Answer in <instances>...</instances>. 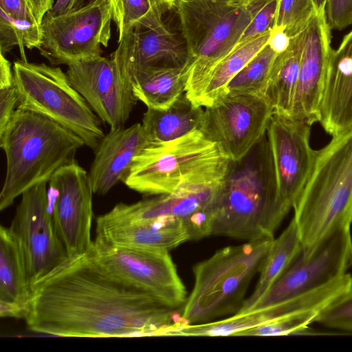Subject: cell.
Listing matches in <instances>:
<instances>
[{
	"label": "cell",
	"instance_id": "6da1fadb",
	"mask_svg": "<svg viewBox=\"0 0 352 352\" xmlns=\"http://www.w3.org/2000/svg\"><path fill=\"white\" fill-rule=\"evenodd\" d=\"M175 309L112 276L89 250L32 284L25 321L33 332L57 337L163 336L180 321Z\"/></svg>",
	"mask_w": 352,
	"mask_h": 352
},
{
	"label": "cell",
	"instance_id": "7a4b0ae2",
	"mask_svg": "<svg viewBox=\"0 0 352 352\" xmlns=\"http://www.w3.org/2000/svg\"><path fill=\"white\" fill-rule=\"evenodd\" d=\"M283 219L265 134L243 160L230 162L216 195L210 236L247 241L272 239Z\"/></svg>",
	"mask_w": 352,
	"mask_h": 352
},
{
	"label": "cell",
	"instance_id": "3957f363",
	"mask_svg": "<svg viewBox=\"0 0 352 352\" xmlns=\"http://www.w3.org/2000/svg\"><path fill=\"white\" fill-rule=\"evenodd\" d=\"M82 140L57 122L19 108L0 131L6 157V173L0 193V210L42 182L48 183L61 167L74 161Z\"/></svg>",
	"mask_w": 352,
	"mask_h": 352
},
{
	"label": "cell",
	"instance_id": "277c9868",
	"mask_svg": "<svg viewBox=\"0 0 352 352\" xmlns=\"http://www.w3.org/2000/svg\"><path fill=\"white\" fill-rule=\"evenodd\" d=\"M264 0H177L187 52L186 94L199 106L217 67L232 53Z\"/></svg>",
	"mask_w": 352,
	"mask_h": 352
},
{
	"label": "cell",
	"instance_id": "5b68a950",
	"mask_svg": "<svg viewBox=\"0 0 352 352\" xmlns=\"http://www.w3.org/2000/svg\"><path fill=\"white\" fill-rule=\"evenodd\" d=\"M294 219L302 251L309 256L335 231L352 223V130L333 136L317 151Z\"/></svg>",
	"mask_w": 352,
	"mask_h": 352
},
{
	"label": "cell",
	"instance_id": "8992f818",
	"mask_svg": "<svg viewBox=\"0 0 352 352\" xmlns=\"http://www.w3.org/2000/svg\"><path fill=\"white\" fill-rule=\"evenodd\" d=\"M231 161L199 130L170 142L151 144L133 160L124 184L146 195L169 194L184 184L221 182Z\"/></svg>",
	"mask_w": 352,
	"mask_h": 352
},
{
	"label": "cell",
	"instance_id": "52a82bcc",
	"mask_svg": "<svg viewBox=\"0 0 352 352\" xmlns=\"http://www.w3.org/2000/svg\"><path fill=\"white\" fill-rule=\"evenodd\" d=\"M274 239L228 246L193 267L195 283L183 305L181 323L194 324L236 314L259 273Z\"/></svg>",
	"mask_w": 352,
	"mask_h": 352
},
{
	"label": "cell",
	"instance_id": "ba28073f",
	"mask_svg": "<svg viewBox=\"0 0 352 352\" xmlns=\"http://www.w3.org/2000/svg\"><path fill=\"white\" fill-rule=\"evenodd\" d=\"M14 81L19 108L41 114L79 136L96 149L104 136L101 120L72 85L66 73L45 63L16 60Z\"/></svg>",
	"mask_w": 352,
	"mask_h": 352
},
{
	"label": "cell",
	"instance_id": "9c48e42d",
	"mask_svg": "<svg viewBox=\"0 0 352 352\" xmlns=\"http://www.w3.org/2000/svg\"><path fill=\"white\" fill-rule=\"evenodd\" d=\"M112 11L107 0H91L66 12L44 16L37 50L53 65H69L101 56L111 36Z\"/></svg>",
	"mask_w": 352,
	"mask_h": 352
},
{
	"label": "cell",
	"instance_id": "30bf717a",
	"mask_svg": "<svg viewBox=\"0 0 352 352\" xmlns=\"http://www.w3.org/2000/svg\"><path fill=\"white\" fill-rule=\"evenodd\" d=\"M90 251L109 274L164 305L177 309L187 299L186 287L168 251L113 245L95 238Z\"/></svg>",
	"mask_w": 352,
	"mask_h": 352
},
{
	"label": "cell",
	"instance_id": "8fae6325",
	"mask_svg": "<svg viewBox=\"0 0 352 352\" xmlns=\"http://www.w3.org/2000/svg\"><path fill=\"white\" fill-rule=\"evenodd\" d=\"M205 108L199 131L232 162L243 160L262 140L274 113L261 95L228 93Z\"/></svg>",
	"mask_w": 352,
	"mask_h": 352
},
{
	"label": "cell",
	"instance_id": "7c38bea8",
	"mask_svg": "<svg viewBox=\"0 0 352 352\" xmlns=\"http://www.w3.org/2000/svg\"><path fill=\"white\" fill-rule=\"evenodd\" d=\"M221 182L187 183L169 194L132 203H119L96 219V224H124L169 217L184 222L190 240L210 236L216 195Z\"/></svg>",
	"mask_w": 352,
	"mask_h": 352
},
{
	"label": "cell",
	"instance_id": "4fadbf2b",
	"mask_svg": "<svg viewBox=\"0 0 352 352\" xmlns=\"http://www.w3.org/2000/svg\"><path fill=\"white\" fill-rule=\"evenodd\" d=\"M351 266L350 228H340L325 238L309 256L305 257L301 249L249 311L274 305L318 289L346 274Z\"/></svg>",
	"mask_w": 352,
	"mask_h": 352
},
{
	"label": "cell",
	"instance_id": "5bb4252c",
	"mask_svg": "<svg viewBox=\"0 0 352 352\" xmlns=\"http://www.w3.org/2000/svg\"><path fill=\"white\" fill-rule=\"evenodd\" d=\"M47 184H36L21 195L10 226L23 254L31 285L67 257L54 226Z\"/></svg>",
	"mask_w": 352,
	"mask_h": 352
},
{
	"label": "cell",
	"instance_id": "9a60e30c",
	"mask_svg": "<svg viewBox=\"0 0 352 352\" xmlns=\"http://www.w3.org/2000/svg\"><path fill=\"white\" fill-rule=\"evenodd\" d=\"M311 125L273 113L267 129L278 191V206L284 219L297 202L314 168L317 151L309 142Z\"/></svg>",
	"mask_w": 352,
	"mask_h": 352
},
{
	"label": "cell",
	"instance_id": "2e32d148",
	"mask_svg": "<svg viewBox=\"0 0 352 352\" xmlns=\"http://www.w3.org/2000/svg\"><path fill=\"white\" fill-rule=\"evenodd\" d=\"M48 183L54 195V226L67 256L87 253L93 243L94 194L88 173L75 160L58 170Z\"/></svg>",
	"mask_w": 352,
	"mask_h": 352
},
{
	"label": "cell",
	"instance_id": "e0dca14e",
	"mask_svg": "<svg viewBox=\"0 0 352 352\" xmlns=\"http://www.w3.org/2000/svg\"><path fill=\"white\" fill-rule=\"evenodd\" d=\"M66 74L100 120L124 127L138 101L116 60L98 56L67 65Z\"/></svg>",
	"mask_w": 352,
	"mask_h": 352
},
{
	"label": "cell",
	"instance_id": "ac0fdd59",
	"mask_svg": "<svg viewBox=\"0 0 352 352\" xmlns=\"http://www.w3.org/2000/svg\"><path fill=\"white\" fill-rule=\"evenodd\" d=\"M326 12L316 15L305 31L296 91L291 118L312 125L319 111L331 47Z\"/></svg>",
	"mask_w": 352,
	"mask_h": 352
},
{
	"label": "cell",
	"instance_id": "d6986e66",
	"mask_svg": "<svg viewBox=\"0 0 352 352\" xmlns=\"http://www.w3.org/2000/svg\"><path fill=\"white\" fill-rule=\"evenodd\" d=\"M111 58L124 74L144 67H184L187 65L188 52L184 41L162 20L148 27L129 30Z\"/></svg>",
	"mask_w": 352,
	"mask_h": 352
},
{
	"label": "cell",
	"instance_id": "ffe728a7",
	"mask_svg": "<svg viewBox=\"0 0 352 352\" xmlns=\"http://www.w3.org/2000/svg\"><path fill=\"white\" fill-rule=\"evenodd\" d=\"M151 144L142 124L111 129L95 149L88 172L94 194L104 195L120 182H124L134 159Z\"/></svg>",
	"mask_w": 352,
	"mask_h": 352
},
{
	"label": "cell",
	"instance_id": "44dd1931",
	"mask_svg": "<svg viewBox=\"0 0 352 352\" xmlns=\"http://www.w3.org/2000/svg\"><path fill=\"white\" fill-rule=\"evenodd\" d=\"M318 122L332 137L352 130V30L331 52Z\"/></svg>",
	"mask_w": 352,
	"mask_h": 352
},
{
	"label": "cell",
	"instance_id": "7402d4cb",
	"mask_svg": "<svg viewBox=\"0 0 352 352\" xmlns=\"http://www.w3.org/2000/svg\"><path fill=\"white\" fill-rule=\"evenodd\" d=\"M96 225V238L116 245L169 252L190 240L184 222L174 217H164L132 223Z\"/></svg>",
	"mask_w": 352,
	"mask_h": 352
},
{
	"label": "cell",
	"instance_id": "603a6c76",
	"mask_svg": "<svg viewBox=\"0 0 352 352\" xmlns=\"http://www.w3.org/2000/svg\"><path fill=\"white\" fill-rule=\"evenodd\" d=\"M133 92L147 108L166 109L186 92L187 65L144 67L124 74Z\"/></svg>",
	"mask_w": 352,
	"mask_h": 352
},
{
	"label": "cell",
	"instance_id": "cb8c5ba5",
	"mask_svg": "<svg viewBox=\"0 0 352 352\" xmlns=\"http://www.w3.org/2000/svg\"><path fill=\"white\" fill-rule=\"evenodd\" d=\"M204 109L186 92L166 109L147 108L142 125L151 144H159L200 130Z\"/></svg>",
	"mask_w": 352,
	"mask_h": 352
},
{
	"label": "cell",
	"instance_id": "d4e9b609",
	"mask_svg": "<svg viewBox=\"0 0 352 352\" xmlns=\"http://www.w3.org/2000/svg\"><path fill=\"white\" fill-rule=\"evenodd\" d=\"M305 31L292 37L289 47L276 56L263 93L274 113L287 118L296 91Z\"/></svg>",
	"mask_w": 352,
	"mask_h": 352
},
{
	"label": "cell",
	"instance_id": "484cf974",
	"mask_svg": "<svg viewBox=\"0 0 352 352\" xmlns=\"http://www.w3.org/2000/svg\"><path fill=\"white\" fill-rule=\"evenodd\" d=\"M32 294L25 261L10 227L0 228V300L26 306Z\"/></svg>",
	"mask_w": 352,
	"mask_h": 352
},
{
	"label": "cell",
	"instance_id": "4316f807",
	"mask_svg": "<svg viewBox=\"0 0 352 352\" xmlns=\"http://www.w3.org/2000/svg\"><path fill=\"white\" fill-rule=\"evenodd\" d=\"M301 249L298 230L292 219L280 235L273 239L255 289L236 314L248 311L285 272Z\"/></svg>",
	"mask_w": 352,
	"mask_h": 352
},
{
	"label": "cell",
	"instance_id": "83f0119b",
	"mask_svg": "<svg viewBox=\"0 0 352 352\" xmlns=\"http://www.w3.org/2000/svg\"><path fill=\"white\" fill-rule=\"evenodd\" d=\"M270 32L236 45L214 71L201 97L199 106L209 107L228 93L230 82L267 45Z\"/></svg>",
	"mask_w": 352,
	"mask_h": 352
},
{
	"label": "cell",
	"instance_id": "f1b7e54d",
	"mask_svg": "<svg viewBox=\"0 0 352 352\" xmlns=\"http://www.w3.org/2000/svg\"><path fill=\"white\" fill-rule=\"evenodd\" d=\"M116 25L118 43L131 29L148 27L162 20L165 10L156 0H107Z\"/></svg>",
	"mask_w": 352,
	"mask_h": 352
},
{
	"label": "cell",
	"instance_id": "f546056e",
	"mask_svg": "<svg viewBox=\"0 0 352 352\" xmlns=\"http://www.w3.org/2000/svg\"><path fill=\"white\" fill-rule=\"evenodd\" d=\"M278 54L267 44L230 82L228 93L261 95Z\"/></svg>",
	"mask_w": 352,
	"mask_h": 352
},
{
	"label": "cell",
	"instance_id": "4dcf8cb0",
	"mask_svg": "<svg viewBox=\"0 0 352 352\" xmlns=\"http://www.w3.org/2000/svg\"><path fill=\"white\" fill-rule=\"evenodd\" d=\"M42 40L41 25L15 19L0 9V50L4 55L14 46L19 48L21 60L28 61L24 47L38 48Z\"/></svg>",
	"mask_w": 352,
	"mask_h": 352
},
{
	"label": "cell",
	"instance_id": "1f68e13d",
	"mask_svg": "<svg viewBox=\"0 0 352 352\" xmlns=\"http://www.w3.org/2000/svg\"><path fill=\"white\" fill-rule=\"evenodd\" d=\"M318 12L313 0H278L274 27L292 38L304 32Z\"/></svg>",
	"mask_w": 352,
	"mask_h": 352
},
{
	"label": "cell",
	"instance_id": "d6a6232c",
	"mask_svg": "<svg viewBox=\"0 0 352 352\" xmlns=\"http://www.w3.org/2000/svg\"><path fill=\"white\" fill-rule=\"evenodd\" d=\"M318 312L307 311L284 316L263 325L238 333L236 336H276L302 333Z\"/></svg>",
	"mask_w": 352,
	"mask_h": 352
},
{
	"label": "cell",
	"instance_id": "836d02e7",
	"mask_svg": "<svg viewBox=\"0 0 352 352\" xmlns=\"http://www.w3.org/2000/svg\"><path fill=\"white\" fill-rule=\"evenodd\" d=\"M313 322L352 332V287L320 310Z\"/></svg>",
	"mask_w": 352,
	"mask_h": 352
},
{
	"label": "cell",
	"instance_id": "e575fe53",
	"mask_svg": "<svg viewBox=\"0 0 352 352\" xmlns=\"http://www.w3.org/2000/svg\"><path fill=\"white\" fill-rule=\"evenodd\" d=\"M278 0H264L257 9L239 43L270 32L274 26Z\"/></svg>",
	"mask_w": 352,
	"mask_h": 352
},
{
	"label": "cell",
	"instance_id": "d590c367",
	"mask_svg": "<svg viewBox=\"0 0 352 352\" xmlns=\"http://www.w3.org/2000/svg\"><path fill=\"white\" fill-rule=\"evenodd\" d=\"M325 12L331 30H342L352 25V0H327Z\"/></svg>",
	"mask_w": 352,
	"mask_h": 352
},
{
	"label": "cell",
	"instance_id": "8d00e7d4",
	"mask_svg": "<svg viewBox=\"0 0 352 352\" xmlns=\"http://www.w3.org/2000/svg\"><path fill=\"white\" fill-rule=\"evenodd\" d=\"M19 104V97L14 82L0 86V131H2Z\"/></svg>",
	"mask_w": 352,
	"mask_h": 352
},
{
	"label": "cell",
	"instance_id": "74e56055",
	"mask_svg": "<svg viewBox=\"0 0 352 352\" xmlns=\"http://www.w3.org/2000/svg\"><path fill=\"white\" fill-rule=\"evenodd\" d=\"M0 9L15 19L27 20L37 24L24 0H0Z\"/></svg>",
	"mask_w": 352,
	"mask_h": 352
},
{
	"label": "cell",
	"instance_id": "f35d334b",
	"mask_svg": "<svg viewBox=\"0 0 352 352\" xmlns=\"http://www.w3.org/2000/svg\"><path fill=\"white\" fill-rule=\"evenodd\" d=\"M291 38L284 29L274 27L270 32L267 45L277 54L285 52L289 46Z\"/></svg>",
	"mask_w": 352,
	"mask_h": 352
},
{
	"label": "cell",
	"instance_id": "ab89813d",
	"mask_svg": "<svg viewBox=\"0 0 352 352\" xmlns=\"http://www.w3.org/2000/svg\"><path fill=\"white\" fill-rule=\"evenodd\" d=\"M35 22L41 25L45 14L54 6V0H24Z\"/></svg>",
	"mask_w": 352,
	"mask_h": 352
},
{
	"label": "cell",
	"instance_id": "60d3db41",
	"mask_svg": "<svg viewBox=\"0 0 352 352\" xmlns=\"http://www.w3.org/2000/svg\"><path fill=\"white\" fill-rule=\"evenodd\" d=\"M28 307L14 302L0 300V316L2 318H14L25 320Z\"/></svg>",
	"mask_w": 352,
	"mask_h": 352
},
{
	"label": "cell",
	"instance_id": "b9f144b4",
	"mask_svg": "<svg viewBox=\"0 0 352 352\" xmlns=\"http://www.w3.org/2000/svg\"><path fill=\"white\" fill-rule=\"evenodd\" d=\"M14 74L10 62L0 53V86L13 84Z\"/></svg>",
	"mask_w": 352,
	"mask_h": 352
},
{
	"label": "cell",
	"instance_id": "7bdbcfd3",
	"mask_svg": "<svg viewBox=\"0 0 352 352\" xmlns=\"http://www.w3.org/2000/svg\"><path fill=\"white\" fill-rule=\"evenodd\" d=\"M160 6L165 10L175 8L177 0H156Z\"/></svg>",
	"mask_w": 352,
	"mask_h": 352
},
{
	"label": "cell",
	"instance_id": "ee69618b",
	"mask_svg": "<svg viewBox=\"0 0 352 352\" xmlns=\"http://www.w3.org/2000/svg\"><path fill=\"white\" fill-rule=\"evenodd\" d=\"M318 12H325L327 0H313Z\"/></svg>",
	"mask_w": 352,
	"mask_h": 352
},
{
	"label": "cell",
	"instance_id": "f6af8a7d",
	"mask_svg": "<svg viewBox=\"0 0 352 352\" xmlns=\"http://www.w3.org/2000/svg\"><path fill=\"white\" fill-rule=\"evenodd\" d=\"M241 1H253L254 0H241Z\"/></svg>",
	"mask_w": 352,
	"mask_h": 352
}]
</instances>
